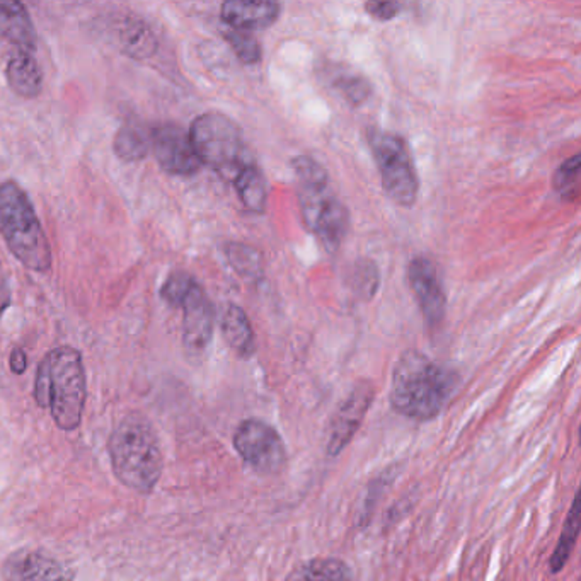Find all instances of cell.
I'll return each mask as SVG.
<instances>
[{"label": "cell", "instance_id": "6da1fadb", "mask_svg": "<svg viewBox=\"0 0 581 581\" xmlns=\"http://www.w3.org/2000/svg\"><path fill=\"white\" fill-rule=\"evenodd\" d=\"M455 389V376L433 360L409 350L392 372L391 404L409 420L428 422L440 414Z\"/></svg>", "mask_w": 581, "mask_h": 581}, {"label": "cell", "instance_id": "7a4b0ae2", "mask_svg": "<svg viewBox=\"0 0 581 581\" xmlns=\"http://www.w3.org/2000/svg\"><path fill=\"white\" fill-rule=\"evenodd\" d=\"M35 399L50 409L55 425L72 431L82 422L86 406V370L79 350L58 346L46 355L36 372Z\"/></svg>", "mask_w": 581, "mask_h": 581}, {"label": "cell", "instance_id": "3957f363", "mask_svg": "<svg viewBox=\"0 0 581 581\" xmlns=\"http://www.w3.org/2000/svg\"><path fill=\"white\" fill-rule=\"evenodd\" d=\"M110 457L116 479L136 492L156 488L164 459L156 431L142 414H127L110 437Z\"/></svg>", "mask_w": 581, "mask_h": 581}, {"label": "cell", "instance_id": "277c9868", "mask_svg": "<svg viewBox=\"0 0 581 581\" xmlns=\"http://www.w3.org/2000/svg\"><path fill=\"white\" fill-rule=\"evenodd\" d=\"M291 164L298 181V203L304 222L322 246L335 252L350 229V213L331 190L329 176L317 160L300 156L293 159Z\"/></svg>", "mask_w": 581, "mask_h": 581}, {"label": "cell", "instance_id": "5b68a950", "mask_svg": "<svg viewBox=\"0 0 581 581\" xmlns=\"http://www.w3.org/2000/svg\"><path fill=\"white\" fill-rule=\"evenodd\" d=\"M0 234L26 268L50 271L51 247L43 225L26 191L14 181L0 184Z\"/></svg>", "mask_w": 581, "mask_h": 581}, {"label": "cell", "instance_id": "8992f818", "mask_svg": "<svg viewBox=\"0 0 581 581\" xmlns=\"http://www.w3.org/2000/svg\"><path fill=\"white\" fill-rule=\"evenodd\" d=\"M188 135L202 166H208L222 178L234 181L239 171L252 162L241 128L222 112H203L195 118Z\"/></svg>", "mask_w": 581, "mask_h": 581}, {"label": "cell", "instance_id": "52a82bcc", "mask_svg": "<svg viewBox=\"0 0 581 581\" xmlns=\"http://www.w3.org/2000/svg\"><path fill=\"white\" fill-rule=\"evenodd\" d=\"M367 140L387 197L399 206H413L418 197V176L403 136L372 128Z\"/></svg>", "mask_w": 581, "mask_h": 581}, {"label": "cell", "instance_id": "ba28073f", "mask_svg": "<svg viewBox=\"0 0 581 581\" xmlns=\"http://www.w3.org/2000/svg\"><path fill=\"white\" fill-rule=\"evenodd\" d=\"M234 448L251 468L276 474L287 464V448L273 426L261 420H246L234 433Z\"/></svg>", "mask_w": 581, "mask_h": 581}, {"label": "cell", "instance_id": "9c48e42d", "mask_svg": "<svg viewBox=\"0 0 581 581\" xmlns=\"http://www.w3.org/2000/svg\"><path fill=\"white\" fill-rule=\"evenodd\" d=\"M159 166L173 176H193L202 169L190 135L176 123H162L152 128V147Z\"/></svg>", "mask_w": 581, "mask_h": 581}, {"label": "cell", "instance_id": "30bf717a", "mask_svg": "<svg viewBox=\"0 0 581 581\" xmlns=\"http://www.w3.org/2000/svg\"><path fill=\"white\" fill-rule=\"evenodd\" d=\"M181 307L184 311L182 346L190 360L198 361L212 341L215 311L208 295L198 283H195L191 290L188 291Z\"/></svg>", "mask_w": 581, "mask_h": 581}, {"label": "cell", "instance_id": "8fae6325", "mask_svg": "<svg viewBox=\"0 0 581 581\" xmlns=\"http://www.w3.org/2000/svg\"><path fill=\"white\" fill-rule=\"evenodd\" d=\"M407 278L428 328H438L445 317L447 300L435 263L423 256L414 258L407 269Z\"/></svg>", "mask_w": 581, "mask_h": 581}, {"label": "cell", "instance_id": "7c38bea8", "mask_svg": "<svg viewBox=\"0 0 581 581\" xmlns=\"http://www.w3.org/2000/svg\"><path fill=\"white\" fill-rule=\"evenodd\" d=\"M374 399V387L368 382H360L353 387L350 396L341 403L331 422V431L328 440V453L339 455L353 440L363 418Z\"/></svg>", "mask_w": 581, "mask_h": 581}, {"label": "cell", "instance_id": "4fadbf2b", "mask_svg": "<svg viewBox=\"0 0 581 581\" xmlns=\"http://www.w3.org/2000/svg\"><path fill=\"white\" fill-rule=\"evenodd\" d=\"M2 575L5 581H72L74 573L64 564L46 553L21 549L5 559Z\"/></svg>", "mask_w": 581, "mask_h": 581}, {"label": "cell", "instance_id": "5bb4252c", "mask_svg": "<svg viewBox=\"0 0 581 581\" xmlns=\"http://www.w3.org/2000/svg\"><path fill=\"white\" fill-rule=\"evenodd\" d=\"M280 4L276 2H247L229 0L222 5V21L230 29L237 31H258L267 29L280 18Z\"/></svg>", "mask_w": 581, "mask_h": 581}, {"label": "cell", "instance_id": "9a60e30c", "mask_svg": "<svg viewBox=\"0 0 581 581\" xmlns=\"http://www.w3.org/2000/svg\"><path fill=\"white\" fill-rule=\"evenodd\" d=\"M0 38L23 51L35 50L36 29L23 2L0 0Z\"/></svg>", "mask_w": 581, "mask_h": 581}, {"label": "cell", "instance_id": "2e32d148", "mask_svg": "<svg viewBox=\"0 0 581 581\" xmlns=\"http://www.w3.org/2000/svg\"><path fill=\"white\" fill-rule=\"evenodd\" d=\"M5 77L11 89L24 99H35L43 90V72L33 51L19 50L12 55L7 62Z\"/></svg>", "mask_w": 581, "mask_h": 581}, {"label": "cell", "instance_id": "e0dca14e", "mask_svg": "<svg viewBox=\"0 0 581 581\" xmlns=\"http://www.w3.org/2000/svg\"><path fill=\"white\" fill-rule=\"evenodd\" d=\"M152 147V130L138 120H128L114 136V154L123 162H138L149 156Z\"/></svg>", "mask_w": 581, "mask_h": 581}, {"label": "cell", "instance_id": "ac0fdd59", "mask_svg": "<svg viewBox=\"0 0 581 581\" xmlns=\"http://www.w3.org/2000/svg\"><path fill=\"white\" fill-rule=\"evenodd\" d=\"M232 182L236 186L239 200L246 210L252 213H263L267 210V202H268L267 179L263 171L254 162H249L244 166Z\"/></svg>", "mask_w": 581, "mask_h": 581}, {"label": "cell", "instance_id": "d6986e66", "mask_svg": "<svg viewBox=\"0 0 581 581\" xmlns=\"http://www.w3.org/2000/svg\"><path fill=\"white\" fill-rule=\"evenodd\" d=\"M118 40H120V45L125 51V55L136 58V60L152 57L159 48V42H157L152 27L145 21L136 19V18L125 19V23L121 24V27H120Z\"/></svg>", "mask_w": 581, "mask_h": 581}, {"label": "cell", "instance_id": "ffe728a7", "mask_svg": "<svg viewBox=\"0 0 581 581\" xmlns=\"http://www.w3.org/2000/svg\"><path fill=\"white\" fill-rule=\"evenodd\" d=\"M222 335L230 350L239 357L254 353V333L246 313L237 306H229L222 317Z\"/></svg>", "mask_w": 581, "mask_h": 581}, {"label": "cell", "instance_id": "44dd1931", "mask_svg": "<svg viewBox=\"0 0 581 581\" xmlns=\"http://www.w3.org/2000/svg\"><path fill=\"white\" fill-rule=\"evenodd\" d=\"M289 581H352V569L341 559L317 558L295 569Z\"/></svg>", "mask_w": 581, "mask_h": 581}, {"label": "cell", "instance_id": "7402d4cb", "mask_svg": "<svg viewBox=\"0 0 581 581\" xmlns=\"http://www.w3.org/2000/svg\"><path fill=\"white\" fill-rule=\"evenodd\" d=\"M580 534V510H578V498L573 500L571 505V512L568 514L566 523L562 527V532L559 537L558 547L554 549V554L551 558V571L553 573H559L566 561L571 556V551L577 544V538Z\"/></svg>", "mask_w": 581, "mask_h": 581}, {"label": "cell", "instance_id": "603a6c76", "mask_svg": "<svg viewBox=\"0 0 581 581\" xmlns=\"http://www.w3.org/2000/svg\"><path fill=\"white\" fill-rule=\"evenodd\" d=\"M225 254L229 258L230 267L236 269L241 276L247 280L256 282L263 275V258L254 247L246 246V244H237L230 243L225 247Z\"/></svg>", "mask_w": 581, "mask_h": 581}, {"label": "cell", "instance_id": "cb8c5ba5", "mask_svg": "<svg viewBox=\"0 0 581 581\" xmlns=\"http://www.w3.org/2000/svg\"><path fill=\"white\" fill-rule=\"evenodd\" d=\"M580 154L568 159L553 179V186L566 202H573L580 193Z\"/></svg>", "mask_w": 581, "mask_h": 581}, {"label": "cell", "instance_id": "d4e9b609", "mask_svg": "<svg viewBox=\"0 0 581 581\" xmlns=\"http://www.w3.org/2000/svg\"><path fill=\"white\" fill-rule=\"evenodd\" d=\"M224 36L230 48L234 50V53L237 55V58L243 64L252 66V64H258L261 60V46L251 33L229 27L225 31Z\"/></svg>", "mask_w": 581, "mask_h": 581}, {"label": "cell", "instance_id": "484cf974", "mask_svg": "<svg viewBox=\"0 0 581 581\" xmlns=\"http://www.w3.org/2000/svg\"><path fill=\"white\" fill-rule=\"evenodd\" d=\"M352 289L358 297L370 300L379 289V271L368 260H360L352 271Z\"/></svg>", "mask_w": 581, "mask_h": 581}, {"label": "cell", "instance_id": "4316f807", "mask_svg": "<svg viewBox=\"0 0 581 581\" xmlns=\"http://www.w3.org/2000/svg\"><path fill=\"white\" fill-rule=\"evenodd\" d=\"M335 86L352 105L365 103L372 94L370 82L365 77L355 75V74L339 75L337 79H335Z\"/></svg>", "mask_w": 581, "mask_h": 581}, {"label": "cell", "instance_id": "83f0119b", "mask_svg": "<svg viewBox=\"0 0 581 581\" xmlns=\"http://www.w3.org/2000/svg\"><path fill=\"white\" fill-rule=\"evenodd\" d=\"M195 278L184 271H176V273H171L169 278L166 280L162 290H160V295L162 298L173 306V307H181L184 297L188 295V291L191 290V287L195 285Z\"/></svg>", "mask_w": 581, "mask_h": 581}, {"label": "cell", "instance_id": "f1b7e54d", "mask_svg": "<svg viewBox=\"0 0 581 581\" xmlns=\"http://www.w3.org/2000/svg\"><path fill=\"white\" fill-rule=\"evenodd\" d=\"M365 11L377 21H391L394 19L399 11H401V4L398 2H367L365 4Z\"/></svg>", "mask_w": 581, "mask_h": 581}, {"label": "cell", "instance_id": "f546056e", "mask_svg": "<svg viewBox=\"0 0 581 581\" xmlns=\"http://www.w3.org/2000/svg\"><path fill=\"white\" fill-rule=\"evenodd\" d=\"M27 368V357L21 348H14L11 353V370L18 376H21Z\"/></svg>", "mask_w": 581, "mask_h": 581}, {"label": "cell", "instance_id": "4dcf8cb0", "mask_svg": "<svg viewBox=\"0 0 581 581\" xmlns=\"http://www.w3.org/2000/svg\"><path fill=\"white\" fill-rule=\"evenodd\" d=\"M11 306V290L5 282H0V314Z\"/></svg>", "mask_w": 581, "mask_h": 581}]
</instances>
